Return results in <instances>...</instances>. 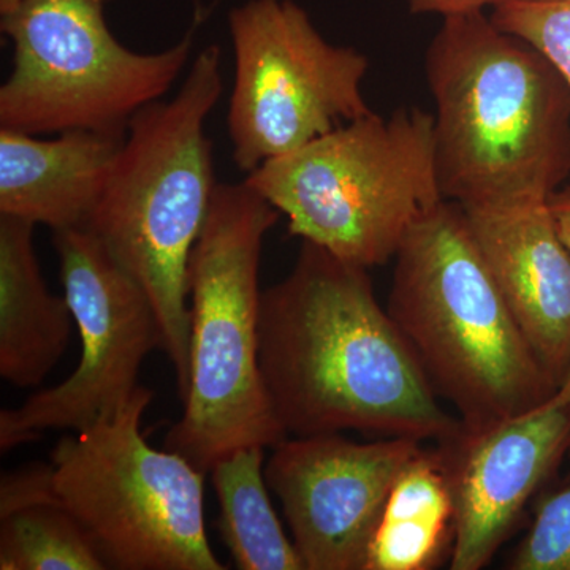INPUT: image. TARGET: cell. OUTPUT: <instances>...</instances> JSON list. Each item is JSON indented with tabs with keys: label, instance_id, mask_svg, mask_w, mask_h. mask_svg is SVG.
Instances as JSON below:
<instances>
[{
	"label": "cell",
	"instance_id": "cell-8",
	"mask_svg": "<svg viewBox=\"0 0 570 570\" xmlns=\"http://www.w3.org/2000/svg\"><path fill=\"white\" fill-rule=\"evenodd\" d=\"M110 0H0L13 70L0 88V127L31 135L126 132L163 99L193 52V37L160 52L124 47L105 21Z\"/></svg>",
	"mask_w": 570,
	"mask_h": 570
},
{
	"label": "cell",
	"instance_id": "cell-22",
	"mask_svg": "<svg viewBox=\"0 0 570 570\" xmlns=\"http://www.w3.org/2000/svg\"><path fill=\"white\" fill-rule=\"evenodd\" d=\"M407 2L412 13H433L449 18L483 11L485 7L497 6L501 0H407Z\"/></svg>",
	"mask_w": 570,
	"mask_h": 570
},
{
	"label": "cell",
	"instance_id": "cell-14",
	"mask_svg": "<svg viewBox=\"0 0 570 570\" xmlns=\"http://www.w3.org/2000/svg\"><path fill=\"white\" fill-rule=\"evenodd\" d=\"M126 132L69 130L51 138L0 127V214L55 232L86 228Z\"/></svg>",
	"mask_w": 570,
	"mask_h": 570
},
{
	"label": "cell",
	"instance_id": "cell-11",
	"mask_svg": "<svg viewBox=\"0 0 570 570\" xmlns=\"http://www.w3.org/2000/svg\"><path fill=\"white\" fill-rule=\"evenodd\" d=\"M425 448L411 438L288 436L265 464L306 570H363L397 475Z\"/></svg>",
	"mask_w": 570,
	"mask_h": 570
},
{
	"label": "cell",
	"instance_id": "cell-15",
	"mask_svg": "<svg viewBox=\"0 0 570 570\" xmlns=\"http://www.w3.org/2000/svg\"><path fill=\"white\" fill-rule=\"evenodd\" d=\"M33 228L0 214V376L18 389L39 387L75 325L66 295L51 294L41 276Z\"/></svg>",
	"mask_w": 570,
	"mask_h": 570
},
{
	"label": "cell",
	"instance_id": "cell-3",
	"mask_svg": "<svg viewBox=\"0 0 570 570\" xmlns=\"http://www.w3.org/2000/svg\"><path fill=\"white\" fill-rule=\"evenodd\" d=\"M223 89L220 50L212 45L198 52L174 99L130 119L86 225L151 299L181 400L189 387L187 269L219 184L205 126Z\"/></svg>",
	"mask_w": 570,
	"mask_h": 570
},
{
	"label": "cell",
	"instance_id": "cell-24",
	"mask_svg": "<svg viewBox=\"0 0 570 570\" xmlns=\"http://www.w3.org/2000/svg\"><path fill=\"white\" fill-rule=\"evenodd\" d=\"M558 390H560L562 395L568 397L569 403H570V365L568 367V371H566L564 377H562L560 387H558ZM569 456H570V450H569Z\"/></svg>",
	"mask_w": 570,
	"mask_h": 570
},
{
	"label": "cell",
	"instance_id": "cell-18",
	"mask_svg": "<svg viewBox=\"0 0 570 570\" xmlns=\"http://www.w3.org/2000/svg\"><path fill=\"white\" fill-rule=\"evenodd\" d=\"M2 570H105L96 543L59 499L0 519Z\"/></svg>",
	"mask_w": 570,
	"mask_h": 570
},
{
	"label": "cell",
	"instance_id": "cell-6",
	"mask_svg": "<svg viewBox=\"0 0 570 570\" xmlns=\"http://www.w3.org/2000/svg\"><path fill=\"white\" fill-rule=\"evenodd\" d=\"M245 183L288 220V232L348 264L395 258L442 197L434 116L422 108L371 112L268 160Z\"/></svg>",
	"mask_w": 570,
	"mask_h": 570
},
{
	"label": "cell",
	"instance_id": "cell-12",
	"mask_svg": "<svg viewBox=\"0 0 570 570\" xmlns=\"http://www.w3.org/2000/svg\"><path fill=\"white\" fill-rule=\"evenodd\" d=\"M436 449L453 504L450 569L487 568L569 455V400L558 390L515 417L480 428L460 422Z\"/></svg>",
	"mask_w": 570,
	"mask_h": 570
},
{
	"label": "cell",
	"instance_id": "cell-25",
	"mask_svg": "<svg viewBox=\"0 0 570 570\" xmlns=\"http://www.w3.org/2000/svg\"><path fill=\"white\" fill-rule=\"evenodd\" d=\"M523 2L560 3L570 2V0H523Z\"/></svg>",
	"mask_w": 570,
	"mask_h": 570
},
{
	"label": "cell",
	"instance_id": "cell-9",
	"mask_svg": "<svg viewBox=\"0 0 570 570\" xmlns=\"http://www.w3.org/2000/svg\"><path fill=\"white\" fill-rule=\"evenodd\" d=\"M228 28V135L243 174L373 112L363 94L366 56L330 43L292 0H249L230 11Z\"/></svg>",
	"mask_w": 570,
	"mask_h": 570
},
{
	"label": "cell",
	"instance_id": "cell-2",
	"mask_svg": "<svg viewBox=\"0 0 570 570\" xmlns=\"http://www.w3.org/2000/svg\"><path fill=\"white\" fill-rule=\"evenodd\" d=\"M444 200L547 202L570 176V88L546 56L483 11L444 18L425 55Z\"/></svg>",
	"mask_w": 570,
	"mask_h": 570
},
{
	"label": "cell",
	"instance_id": "cell-20",
	"mask_svg": "<svg viewBox=\"0 0 570 570\" xmlns=\"http://www.w3.org/2000/svg\"><path fill=\"white\" fill-rule=\"evenodd\" d=\"M508 569L570 570V480L542 499Z\"/></svg>",
	"mask_w": 570,
	"mask_h": 570
},
{
	"label": "cell",
	"instance_id": "cell-5",
	"mask_svg": "<svg viewBox=\"0 0 570 570\" xmlns=\"http://www.w3.org/2000/svg\"><path fill=\"white\" fill-rule=\"evenodd\" d=\"M279 216L245 181L219 183L190 254L189 387L165 449L206 474L238 450L288 438L258 365L262 250Z\"/></svg>",
	"mask_w": 570,
	"mask_h": 570
},
{
	"label": "cell",
	"instance_id": "cell-23",
	"mask_svg": "<svg viewBox=\"0 0 570 570\" xmlns=\"http://www.w3.org/2000/svg\"><path fill=\"white\" fill-rule=\"evenodd\" d=\"M549 209L558 235L570 253V186L554 190L550 195Z\"/></svg>",
	"mask_w": 570,
	"mask_h": 570
},
{
	"label": "cell",
	"instance_id": "cell-7",
	"mask_svg": "<svg viewBox=\"0 0 570 570\" xmlns=\"http://www.w3.org/2000/svg\"><path fill=\"white\" fill-rule=\"evenodd\" d=\"M153 396L138 385L115 415L56 444L59 501L91 535L108 569H227L206 535V472L151 448L141 434Z\"/></svg>",
	"mask_w": 570,
	"mask_h": 570
},
{
	"label": "cell",
	"instance_id": "cell-4",
	"mask_svg": "<svg viewBox=\"0 0 570 570\" xmlns=\"http://www.w3.org/2000/svg\"><path fill=\"white\" fill-rule=\"evenodd\" d=\"M389 314L461 425H490L558 392L480 253L466 212L444 200L395 255Z\"/></svg>",
	"mask_w": 570,
	"mask_h": 570
},
{
	"label": "cell",
	"instance_id": "cell-13",
	"mask_svg": "<svg viewBox=\"0 0 570 570\" xmlns=\"http://www.w3.org/2000/svg\"><path fill=\"white\" fill-rule=\"evenodd\" d=\"M464 212L513 316L560 385L570 365V253L549 200Z\"/></svg>",
	"mask_w": 570,
	"mask_h": 570
},
{
	"label": "cell",
	"instance_id": "cell-1",
	"mask_svg": "<svg viewBox=\"0 0 570 570\" xmlns=\"http://www.w3.org/2000/svg\"><path fill=\"white\" fill-rule=\"evenodd\" d=\"M258 365L287 436L358 431L439 442L460 426L377 302L367 268L313 243L262 292Z\"/></svg>",
	"mask_w": 570,
	"mask_h": 570
},
{
	"label": "cell",
	"instance_id": "cell-21",
	"mask_svg": "<svg viewBox=\"0 0 570 570\" xmlns=\"http://www.w3.org/2000/svg\"><path fill=\"white\" fill-rule=\"evenodd\" d=\"M55 468L51 464L33 463L6 472L0 479V519L17 510L56 501Z\"/></svg>",
	"mask_w": 570,
	"mask_h": 570
},
{
	"label": "cell",
	"instance_id": "cell-10",
	"mask_svg": "<svg viewBox=\"0 0 570 570\" xmlns=\"http://www.w3.org/2000/svg\"><path fill=\"white\" fill-rule=\"evenodd\" d=\"M63 295L81 337L77 370L20 407L0 412L3 453L43 431H81L110 417L132 396L141 363L164 348L159 318L140 284L88 228L55 232Z\"/></svg>",
	"mask_w": 570,
	"mask_h": 570
},
{
	"label": "cell",
	"instance_id": "cell-19",
	"mask_svg": "<svg viewBox=\"0 0 570 570\" xmlns=\"http://www.w3.org/2000/svg\"><path fill=\"white\" fill-rule=\"evenodd\" d=\"M490 18L499 29L546 56L570 88V2L501 0Z\"/></svg>",
	"mask_w": 570,
	"mask_h": 570
},
{
	"label": "cell",
	"instance_id": "cell-16",
	"mask_svg": "<svg viewBox=\"0 0 570 570\" xmlns=\"http://www.w3.org/2000/svg\"><path fill=\"white\" fill-rule=\"evenodd\" d=\"M453 504L436 448H423L397 475L363 570H431L450 560Z\"/></svg>",
	"mask_w": 570,
	"mask_h": 570
},
{
	"label": "cell",
	"instance_id": "cell-17",
	"mask_svg": "<svg viewBox=\"0 0 570 570\" xmlns=\"http://www.w3.org/2000/svg\"><path fill=\"white\" fill-rule=\"evenodd\" d=\"M219 504L220 538L242 570H306L283 530L265 479V448H247L209 471Z\"/></svg>",
	"mask_w": 570,
	"mask_h": 570
}]
</instances>
